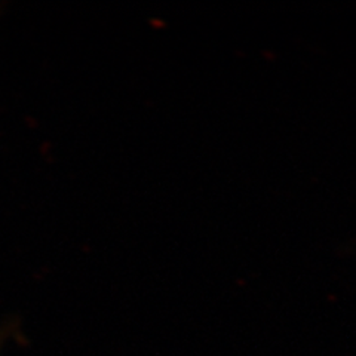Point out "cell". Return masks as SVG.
<instances>
[{"label": "cell", "instance_id": "obj_1", "mask_svg": "<svg viewBox=\"0 0 356 356\" xmlns=\"http://www.w3.org/2000/svg\"><path fill=\"white\" fill-rule=\"evenodd\" d=\"M10 340H14L17 343H24V332L21 330V322L15 318H10L3 321L0 324V355H2V349L5 348V344Z\"/></svg>", "mask_w": 356, "mask_h": 356}]
</instances>
